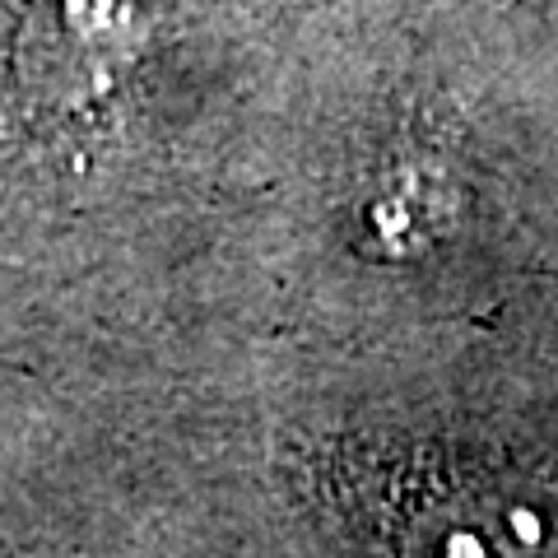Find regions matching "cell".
I'll use <instances>...</instances> for the list:
<instances>
[{"mask_svg": "<svg viewBox=\"0 0 558 558\" xmlns=\"http://www.w3.org/2000/svg\"><path fill=\"white\" fill-rule=\"evenodd\" d=\"M340 512L381 558H558V508L451 461H340Z\"/></svg>", "mask_w": 558, "mask_h": 558, "instance_id": "1", "label": "cell"}]
</instances>
